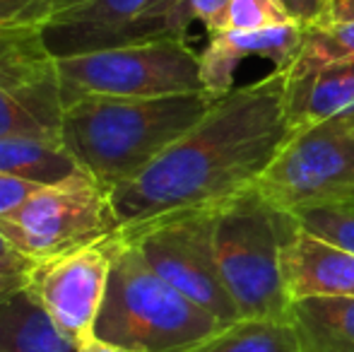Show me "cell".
Returning <instances> with one entry per match:
<instances>
[{
	"mask_svg": "<svg viewBox=\"0 0 354 352\" xmlns=\"http://www.w3.org/2000/svg\"><path fill=\"white\" fill-rule=\"evenodd\" d=\"M292 136L287 75L275 68L214 99L210 111L142 174L113 188L118 225L123 230L232 201L261 181Z\"/></svg>",
	"mask_w": 354,
	"mask_h": 352,
	"instance_id": "1",
	"label": "cell"
},
{
	"mask_svg": "<svg viewBox=\"0 0 354 352\" xmlns=\"http://www.w3.org/2000/svg\"><path fill=\"white\" fill-rule=\"evenodd\" d=\"M207 92L126 99L82 97L63 113L61 140L80 169L113 191L142 174L214 104Z\"/></svg>",
	"mask_w": 354,
	"mask_h": 352,
	"instance_id": "2",
	"label": "cell"
},
{
	"mask_svg": "<svg viewBox=\"0 0 354 352\" xmlns=\"http://www.w3.org/2000/svg\"><path fill=\"white\" fill-rule=\"evenodd\" d=\"M222 321L174 290L140 251L116 234L111 275L94 335L142 352H191Z\"/></svg>",
	"mask_w": 354,
	"mask_h": 352,
	"instance_id": "3",
	"label": "cell"
},
{
	"mask_svg": "<svg viewBox=\"0 0 354 352\" xmlns=\"http://www.w3.org/2000/svg\"><path fill=\"white\" fill-rule=\"evenodd\" d=\"M299 227L294 212L277 207L256 186L217 205V261L241 319L287 321L292 299L284 290L280 256Z\"/></svg>",
	"mask_w": 354,
	"mask_h": 352,
	"instance_id": "4",
	"label": "cell"
},
{
	"mask_svg": "<svg viewBox=\"0 0 354 352\" xmlns=\"http://www.w3.org/2000/svg\"><path fill=\"white\" fill-rule=\"evenodd\" d=\"M111 191L87 172L39 186L12 212L0 217L10 251L32 263L56 259L118 234Z\"/></svg>",
	"mask_w": 354,
	"mask_h": 352,
	"instance_id": "5",
	"label": "cell"
},
{
	"mask_svg": "<svg viewBox=\"0 0 354 352\" xmlns=\"http://www.w3.org/2000/svg\"><path fill=\"white\" fill-rule=\"evenodd\" d=\"M58 73L66 106L82 97L152 99L205 92L201 53L186 39H157L58 58Z\"/></svg>",
	"mask_w": 354,
	"mask_h": 352,
	"instance_id": "6",
	"label": "cell"
},
{
	"mask_svg": "<svg viewBox=\"0 0 354 352\" xmlns=\"http://www.w3.org/2000/svg\"><path fill=\"white\" fill-rule=\"evenodd\" d=\"M214 217L217 207L171 212L142 225L123 227L118 234L140 251L162 280L227 326L241 319V314L217 261Z\"/></svg>",
	"mask_w": 354,
	"mask_h": 352,
	"instance_id": "7",
	"label": "cell"
},
{
	"mask_svg": "<svg viewBox=\"0 0 354 352\" xmlns=\"http://www.w3.org/2000/svg\"><path fill=\"white\" fill-rule=\"evenodd\" d=\"M178 0H32L10 24L39 29L56 58L174 39Z\"/></svg>",
	"mask_w": 354,
	"mask_h": 352,
	"instance_id": "8",
	"label": "cell"
},
{
	"mask_svg": "<svg viewBox=\"0 0 354 352\" xmlns=\"http://www.w3.org/2000/svg\"><path fill=\"white\" fill-rule=\"evenodd\" d=\"M256 188L289 212L354 193V109L294 133Z\"/></svg>",
	"mask_w": 354,
	"mask_h": 352,
	"instance_id": "9",
	"label": "cell"
},
{
	"mask_svg": "<svg viewBox=\"0 0 354 352\" xmlns=\"http://www.w3.org/2000/svg\"><path fill=\"white\" fill-rule=\"evenodd\" d=\"M63 113L58 58L39 29L0 24V138L61 140Z\"/></svg>",
	"mask_w": 354,
	"mask_h": 352,
	"instance_id": "10",
	"label": "cell"
},
{
	"mask_svg": "<svg viewBox=\"0 0 354 352\" xmlns=\"http://www.w3.org/2000/svg\"><path fill=\"white\" fill-rule=\"evenodd\" d=\"M116 234L56 259L32 263L27 292L44 306L53 324L75 343L94 335L111 275Z\"/></svg>",
	"mask_w": 354,
	"mask_h": 352,
	"instance_id": "11",
	"label": "cell"
},
{
	"mask_svg": "<svg viewBox=\"0 0 354 352\" xmlns=\"http://www.w3.org/2000/svg\"><path fill=\"white\" fill-rule=\"evenodd\" d=\"M282 280L289 299L354 297V251L311 234L304 227L282 246Z\"/></svg>",
	"mask_w": 354,
	"mask_h": 352,
	"instance_id": "12",
	"label": "cell"
},
{
	"mask_svg": "<svg viewBox=\"0 0 354 352\" xmlns=\"http://www.w3.org/2000/svg\"><path fill=\"white\" fill-rule=\"evenodd\" d=\"M304 41V29L297 24L261 29V32H219L212 34L201 51V75L205 92L224 97L234 89V75L243 58H268L277 71L294 61Z\"/></svg>",
	"mask_w": 354,
	"mask_h": 352,
	"instance_id": "13",
	"label": "cell"
},
{
	"mask_svg": "<svg viewBox=\"0 0 354 352\" xmlns=\"http://www.w3.org/2000/svg\"><path fill=\"white\" fill-rule=\"evenodd\" d=\"M287 75V73H284ZM354 109V61L287 80V118L294 133Z\"/></svg>",
	"mask_w": 354,
	"mask_h": 352,
	"instance_id": "14",
	"label": "cell"
},
{
	"mask_svg": "<svg viewBox=\"0 0 354 352\" xmlns=\"http://www.w3.org/2000/svg\"><path fill=\"white\" fill-rule=\"evenodd\" d=\"M287 324L299 352H354V297H304Z\"/></svg>",
	"mask_w": 354,
	"mask_h": 352,
	"instance_id": "15",
	"label": "cell"
},
{
	"mask_svg": "<svg viewBox=\"0 0 354 352\" xmlns=\"http://www.w3.org/2000/svg\"><path fill=\"white\" fill-rule=\"evenodd\" d=\"M0 352H77V343L24 287L0 302Z\"/></svg>",
	"mask_w": 354,
	"mask_h": 352,
	"instance_id": "16",
	"label": "cell"
},
{
	"mask_svg": "<svg viewBox=\"0 0 354 352\" xmlns=\"http://www.w3.org/2000/svg\"><path fill=\"white\" fill-rule=\"evenodd\" d=\"M0 172L37 186H51L77 174L80 165L56 138L12 136L0 138Z\"/></svg>",
	"mask_w": 354,
	"mask_h": 352,
	"instance_id": "17",
	"label": "cell"
},
{
	"mask_svg": "<svg viewBox=\"0 0 354 352\" xmlns=\"http://www.w3.org/2000/svg\"><path fill=\"white\" fill-rule=\"evenodd\" d=\"M191 352H299L287 321L239 319L203 340Z\"/></svg>",
	"mask_w": 354,
	"mask_h": 352,
	"instance_id": "18",
	"label": "cell"
},
{
	"mask_svg": "<svg viewBox=\"0 0 354 352\" xmlns=\"http://www.w3.org/2000/svg\"><path fill=\"white\" fill-rule=\"evenodd\" d=\"M299 225L321 239L337 244L347 251H354V207L347 203L330 205H313L294 212Z\"/></svg>",
	"mask_w": 354,
	"mask_h": 352,
	"instance_id": "19",
	"label": "cell"
},
{
	"mask_svg": "<svg viewBox=\"0 0 354 352\" xmlns=\"http://www.w3.org/2000/svg\"><path fill=\"white\" fill-rule=\"evenodd\" d=\"M292 24L277 0H232L224 32H261Z\"/></svg>",
	"mask_w": 354,
	"mask_h": 352,
	"instance_id": "20",
	"label": "cell"
},
{
	"mask_svg": "<svg viewBox=\"0 0 354 352\" xmlns=\"http://www.w3.org/2000/svg\"><path fill=\"white\" fill-rule=\"evenodd\" d=\"M232 0H178L171 10V34L174 39H186L193 22H203L207 34L224 32L227 10Z\"/></svg>",
	"mask_w": 354,
	"mask_h": 352,
	"instance_id": "21",
	"label": "cell"
},
{
	"mask_svg": "<svg viewBox=\"0 0 354 352\" xmlns=\"http://www.w3.org/2000/svg\"><path fill=\"white\" fill-rule=\"evenodd\" d=\"M335 3L337 0H277L289 22L301 29L326 27L335 22Z\"/></svg>",
	"mask_w": 354,
	"mask_h": 352,
	"instance_id": "22",
	"label": "cell"
},
{
	"mask_svg": "<svg viewBox=\"0 0 354 352\" xmlns=\"http://www.w3.org/2000/svg\"><path fill=\"white\" fill-rule=\"evenodd\" d=\"M29 270H32V261L15 254V251L0 259V302H5L8 297L17 295L19 290L27 287Z\"/></svg>",
	"mask_w": 354,
	"mask_h": 352,
	"instance_id": "23",
	"label": "cell"
},
{
	"mask_svg": "<svg viewBox=\"0 0 354 352\" xmlns=\"http://www.w3.org/2000/svg\"><path fill=\"white\" fill-rule=\"evenodd\" d=\"M37 188H39L37 183L24 181V178H19V176H10V174H5V172H0V217L22 205Z\"/></svg>",
	"mask_w": 354,
	"mask_h": 352,
	"instance_id": "24",
	"label": "cell"
},
{
	"mask_svg": "<svg viewBox=\"0 0 354 352\" xmlns=\"http://www.w3.org/2000/svg\"><path fill=\"white\" fill-rule=\"evenodd\" d=\"M77 352H142V350L126 348V345H118L111 343V340L99 338V335H92V338H87L84 343L77 345Z\"/></svg>",
	"mask_w": 354,
	"mask_h": 352,
	"instance_id": "25",
	"label": "cell"
},
{
	"mask_svg": "<svg viewBox=\"0 0 354 352\" xmlns=\"http://www.w3.org/2000/svg\"><path fill=\"white\" fill-rule=\"evenodd\" d=\"M32 0H0V24H10Z\"/></svg>",
	"mask_w": 354,
	"mask_h": 352,
	"instance_id": "26",
	"label": "cell"
},
{
	"mask_svg": "<svg viewBox=\"0 0 354 352\" xmlns=\"http://www.w3.org/2000/svg\"><path fill=\"white\" fill-rule=\"evenodd\" d=\"M350 19H354V0H337L335 22H350Z\"/></svg>",
	"mask_w": 354,
	"mask_h": 352,
	"instance_id": "27",
	"label": "cell"
},
{
	"mask_svg": "<svg viewBox=\"0 0 354 352\" xmlns=\"http://www.w3.org/2000/svg\"><path fill=\"white\" fill-rule=\"evenodd\" d=\"M8 254H12V251H10L8 241H5V237L0 234V259H3V256H8Z\"/></svg>",
	"mask_w": 354,
	"mask_h": 352,
	"instance_id": "28",
	"label": "cell"
},
{
	"mask_svg": "<svg viewBox=\"0 0 354 352\" xmlns=\"http://www.w3.org/2000/svg\"><path fill=\"white\" fill-rule=\"evenodd\" d=\"M345 203H347V205H352V207H354V193H352V196H350V198H347V201H345Z\"/></svg>",
	"mask_w": 354,
	"mask_h": 352,
	"instance_id": "29",
	"label": "cell"
}]
</instances>
